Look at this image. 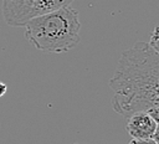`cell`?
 Instances as JSON below:
<instances>
[{
  "mask_svg": "<svg viewBox=\"0 0 159 144\" xmlns=\"http://www.w3.org/2000/svg\"><path fill=\"white\" fill-rule=\"evenodd\" d=\"M6 91H7V86H6L4 82L0 81V97H2V96L6 93Z\"/></svg>",
  "mask_w": 159,
  "mask_h": 144,
  "instance_id": "52a82bcc",
  "label": "cell"
},
{
  "mask_svg": "<svg viewBox=\"0 0 159 144\" xmlns=\"http://www.w3.org/2000/svg\"><path fill=\"white\" fill-rule=\"evenodd\" d=\"M129 144H158L155 139H132Z\"/></svg>",
  "mask_w": 159,
  "mask_h": 144,
  "instance_id": "8992f818",
  "label": "cell"
},
{
  "mask_svg": "<svg viewBox=\"0 0 159 144\" xmlns=\"http://www.w3.org/2000/svg\"><path fill=\"white\" fill-rule=\"evenodd\" d=\"M75 0H2L1 14L12 27L25 26L31 19L68 6Z\"/></svg>",
  "mask_w": 159,
  "mask_h": 144,
  "instance_id": "3957f363",
  "label": "cell"
},
{
  "mask_svg": "<svg viewBox=\"0 0 159 144\" xmlns=\"http://www.w3.org/2000/svg\"><path fill=\"white\" fill-rule=\"evenodd\" d=\"M125 129L133 139H155L158 134V120L147 112H135L127 117Z\"/></svg>",
  "mask_w": 159,
  "mask_h": 144,
  "instance_id": "277c9868",
  "label": "cell"
},
{
  "mask_svg": "<svg viewBox=\"0 0 159 144\" xmlns=\"http://www.w3.org/2000/svg\"><path fill=\"white\" fill-rule=\"evenodd\" d=\"M24 27L26 38L42 52H67L80 42L78 12L71 5L34 17Z\"/></svg>",
  "mask_w": 159,
  "mask_h": 144,
  "instance_id": "7a4b0ae2",
  "label": "cell"
},
{
  "mask_svg": "<svg viewBox=\"0 0 159 144\" xmlns=\"http://www.w3.org/2000/svg\"><path fill=\"white\" fill-rule=\"evenodd\" d=\"M158 27L155 26L154 27V30H153V32H152V36H150V40H149V46L150 47H153L155 51H159V46H158Z\"/></svg>",
  "mask_w": 159,
  "mask_h": 144,
  "instance_id": "5b68a950",
  "label": "cell"
},
{
  "mask_svg": "<svg viewBox=\"0 0 159 144\" xmlns=\"http://www.w3.org/2000/svg\"><path fill=\"white\" fill-rule=\"evenodd\" d=\"M112 108L123 117L147 112L158 120L159 51L148 42H137L124 51L109 79Z\"/></svg>",
  "mask_w": 159,
  "mask_h": 144,
  "instance_id": "6da1fadb",
  "label": "cell"
}]
</instances>
